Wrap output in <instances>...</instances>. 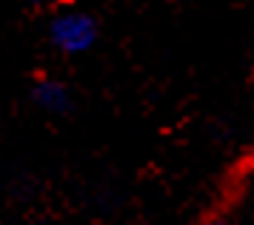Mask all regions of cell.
<instances>
[{"label": "cell", "instance_id": "1", "mask_svg": "<svg viewBox=\"0 0 254 225\" xmlns=\"http://www.w3.org/2000/svg\"><path fill=\"white\" fill-rule=\"evenodd\" d=\"M49 40L63 55H69V57L83 55L97 40V23L86 11H74V9L60 11L58 17L49 23Z\"/></svg>", "mask_w": 254, "mask_h": 225}, {"label": "cell", "instance_id": "2", "mask_svg": "<svg viewBox=\"0 0 254 225\" xmlns=\"http://www.w3.org/2000/svg\"><path fill=\"white\" fill-rule=\"evenodd\" d=\"M32 100H35L37 109H43L46 114H63V112H69L71 94H69V89H66V83H60V80H55V77H43V80L35 83Z\"/></svg>", "mask_w": 254, "mask_h": 225}, {"label": "cell", "instance_id": "3", "mask_svg": "<svg viewBox=\"0 0 254 225\" xmlns=\"http://www.w3.org/2000/svg\"><path fill=\"white\" fill-rule=\"evenodd\" d=\"M206 225H231V223H226V220H211V223H206Z\"/></svg>", "mask_w": 254, "mask_h": 225}, {"label": "cell", "instance_id": "4", "mask_svg": "<svg viewBox=\"0 0 254 225\" xmlns=\"http://www.w3.org/2000/svg\"><path fill=\"white\" fill-rule=\"evenodd\" d=\"M29 3H52V0H29Z\"/></svg>", "mask_w": 254, "mask_h": 225}]
</instances>
